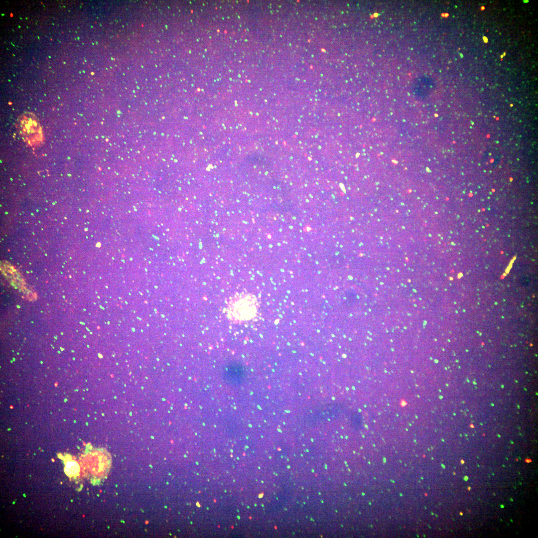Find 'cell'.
Segmentation results:
<instances>
[{
    "mask_svg": "<svg viewBox=\"0 0 538 538\" xmlns=\"http://www.w3.org/2000/svg\"><path fill=\"white\" fill-rule=\"evenodd\" d=\"M17 129L22 138L30 145L40 144L43 140V134L39 122L35 115L25 113L17 120Z\"/></svg>",
    "mask_w": 538,
    "mask_h": 538,
    "instance_id": "obj_2",
    "label": "cell"
},
{
    "mask_svg": "<svg viewBox=\"0 0 538 538\" xmlns=\"http://www.w3.org/2000/svg\"><path fill=\"white\" fill-rule=\"evenodd\" d=\"M257 301L251 294H243L230 301L228 309V318L235 322H242L254 318L257 312Z\"/></svg>",
    "mask_w": 538,
    "mask_h": 538,
    "instance_id": "obj_1",
    "label": "cell"
},
{
    "mask_svg": "<svg viewBox=\"0 0 538 538\" xmlns=\"http://www.w3.org/2000/svg\"><path fill=\"white\" fill-rule=\"evenodd\" d=\"M79 471L80 469L79 465L76 461L71 460L66 463L65 472L68 476L70 477L77 476L78 474Z\"/></svg>",
    "mask_w": 538,
    "mask_h": 538,
    "instance_id": "obj_3",
    "label": "cell"
}]
</instances>
